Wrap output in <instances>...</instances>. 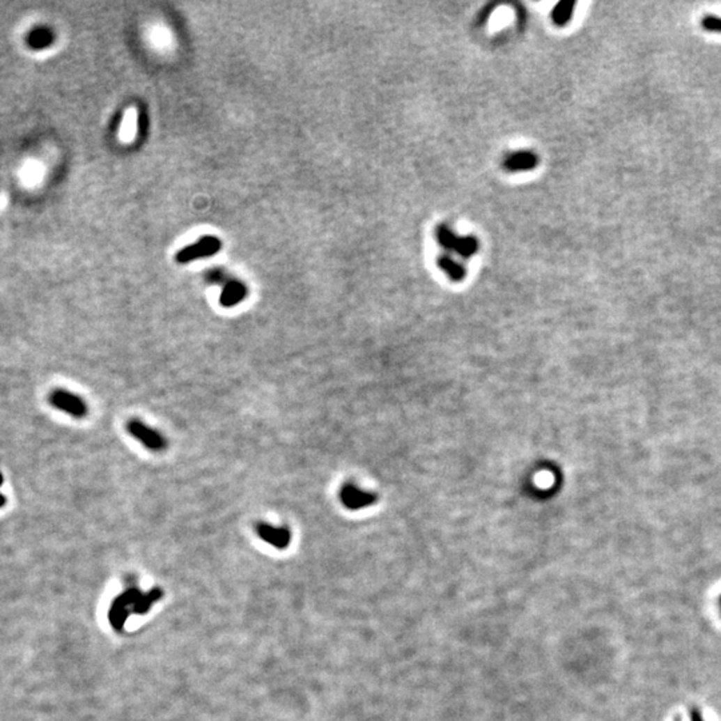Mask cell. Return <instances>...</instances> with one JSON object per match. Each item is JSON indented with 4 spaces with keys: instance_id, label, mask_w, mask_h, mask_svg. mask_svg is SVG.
<instances>
[{
    "instance_id": "obj_1",
    "label": "cell",
    "mask_w": 721,
    "mask_h": 721,
    "mask_svg": "<svg viewBox=\"0 0 721 721\" xmlns=\"http://www.w3.org/2000/svg\"><path fill=\"white\" fill-rule=\"evenodd\" d=\"M126 429L132 438L141 442L144 448L148 449L150 451L162 453L167 449L169 444L166 437L160 431L146 425L141 419H130Z\"/></svg>"
},
{
    "instance_id": "obj_2",
    "label": "cell",
    "mask_w": 721,
    "mask_h": 721,
    "mask_svg": "<svg viewBox=\"0 0 721 721\" xmlns=\"http://www.w3.org/2000/svg\"><path fill=\"white\" fill-rule=\"evenodd\" d=\"M437 240L442 247L456 251L465 258L473 256L479 250V240L474 237H457L448 226L444 224L437 228Z\"/></svg>"
},
{
    "instance_id": "obj_3",
    "label": "cell",
    "mask_w": 721,
    "mask_h": 721,
    "mask_svg": "<svg viewBox=\"0 0 721 721\" xmlns=\"http://www.w3.org/2000/svg\"><path fill=\"white\" fill-rule=\"evenodd\" d=\"M222 247V242L217 237L212 235H205L201 240L190 246L185 247L176 254V259L178 263H189L195 259L206 258V256L217 254Z\"/></svg>"
},
{
    "instance_id": "obj_4",
    "label": "cell",
    "mask_w": 721,
    "mask_h": 721,
    "mask_svg": "<svg viewBox=\"0 0 721 721\" xmlns=\"http://www.w3.org/2000/svg\"><path fill=\"white\" fill-rule=\"evenodd\" d=\"M256 534L268 544L277 549H286L291 541V532L288 528L272 527L268 522H258Z\"/></svg>"
},
{
    "instance_id": "obj_5",
    "label": "cell",
    "mask_w": 721,
    "mask_h": 721,
    "mask_svg": "<svg viewBox=\"0 0 721 721\" xmlns=\"http://www.w3.org/2000/svg\"><path fill=\"white\" fill-rule=\"evenodd\" d=\"M54 402L58 408L63 409L67 413L72 414L75 417H83L87 413V406L86 403L83 402L82 398L74 396V394H70V393H65V391H59L54 396Z\"/></svg>"
},
{
    "instance_id": "obj_6",
    "label": "cell",
    "mask_w": 721,
    "mask_h": 721,
    "mask_svg": "<svg viewBox=\"0 0 721 721\" xmlns=\"http://www.w3.org/2000/svg\"><path fill=\"white\" fill-rule=\"evenodd\" d=\"M341 499L349 509H359L371 504V496L359 490L354 485H345L341 490Z\"/></svg>"
},
{
    "instance_id": "obj_7",
    "label": "cell",
    "mask_w": 721,
    "mask_h": 721,
    "mask_svg": "<svg viewBox=\"0 0 721 721\" xmlns=\"http://www.w3.org/2000/svg\"><path fill=\"white\" fill-rule=\"evenodd\" d=\"M247 295V288L238 281H230L226 284L219 302L224 307H233L240 304Z\"/></svg>"
},
{
    "instance_id": "obj_8",
    "label": "cell",
    "mask_w": 721,
    "mask_h": 721,
    "mask_svg": "<svg viewBox=\"0 0 721 721\" xmlns=\"http://www.w3.org/2000/svg\"><path fill=\"white\" fill-rule=\"evenodd\" d=\"M538 160L537 157L530 151H521L514 153L505 160V169L509 171H525L532 170L537 166Z\"/></svg>"
},
{
    "instance_id": "obj_9",
    "label": "cell",
    "mask_w": 721,
    "mask_h": 721,
    "mask_svg": "<svg viewBox=\"0 0 721 721\" xmlns=\"http://www.w3.org/2000/svg\"><path fill=\"white\" fill-rule=\"evenodd\" d=\"M575 7H576V3L575 1H561L559 3L553 13H552V19L555 22V24L557 26H565L569 23V20L573 17L575 14Z\"/></svg>"
},
{
    "instance_id": "obj_10",
    "label": "cell",
    "mask_w": 721,
    "mask_h": 721,
    "mask_svg": "<svg viewBox=\"0 0 721 721\" xmlns=\"http://www.w3.org/2000/svg\"><path fill=\"white\" fill-rule=\"evenodd\" d=\"M438 263L440 266L442 268V270L448 272L449 275L451 277V279H456V281H460L463 279L465 275L464 268L457 263L454 259H451L450 256H442L438 259Z\"/></svg>"
},
{
    "instance_id": "obj_11",
    "label": "cell",
    "mask_w": 721,
    "mask_h": 721,
    "mask_svg": "<svg viewBox=\"0 0 721 721\" xmlns=\"http://www.w3.org/2000/svg\"><path fill=\"white\" fill-rule=\"evenodd\" d=\"M135 130H137V112L135 110H128L125 116L123 125H122L121 135L125 141H131V138L135 135Z\"/></svg>"
},
{
    "instance_id": "obj_12",
    "label": "cell",
    "mask_w": 721,
    "mask_h": 721,
    "mask_svg": "<svg viewBox=\"0 0 721 721\" xmlns=\"http://www.w3.org/2000/svg\"><path fill=\"white\" fill-rule=\"evenodd\" d=\"M701 27L704 29L705 31L720 32L721 33L720 16L711 15V14L703 16Z\"/></svg>"
},
{
    "instance_id": "obj_13",
    "label": "cell",
    "mask_w": 721,
    "mask_h": 721,
    "mask_svg": "<svg viewBox=\"0 0 721 721\" xmlns=\"http://www.w3.org/2000/svg\"><path fill=\"white\" fill-rule=\"evenodd\" d=\"M690 721H704L703 720V716H701V712L697 708H693L690 711Z\"/></svg>"
},
{
    "instance_id": "obj_14",
    "label": "cell",
    "mask_w": 721,
    "mask_h": 721,
    "mask_svg": "<svg viewBox=\"0 0 721 721\" xmlns=\"http://www.w3.org/2000/svg\"><path fill=\"white\" fill-rule=\"evenodd\" d=\"M719 604H720V609H721V596H720V600H719Z\"/></svg>"
}]
</instances>
